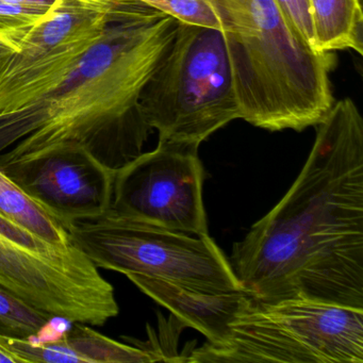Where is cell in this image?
Instances as JSON below:
<instances>
[{"mask_svg": "<svg viewBox=\"0 0 363 363\" xmlns=\"http://www.w3.org/2000/svg\"><path fill=\"white\" fill-rule=\"evenodd\" d=\"M281 201L233 244L244 291L263 303L307 298L363 309V120L350 99L316 125Z\"/></svg>", "mask_w": 363, "mask_h": 363, "instance_id": "obj_1", "label": "cell"}, {"mask_svg": "<svg viewBox=\"0 0 363 363\" xmlns=\"http://www.w3.org/2000/svg\"><path fill=\"white\" fill-rule=\"evenodd\" d=\"M177 28L148 6L112 22L55 88L0 118V167L65 146L116 173L138 158L150 131L140 96Z\"/></svg>", "mask_w": 363, "mask_h": 363, "instance_id": "obj_2", "label": "cell"}, {"mask_svg": "<svg viewBox=\"0 0 363 363\" xmlns=\"http://www.w3.org/2000/svg\"><path fill=\"white\" fill-rule=\"evenodd\" d=\"M220 22L240 118L269 131H303L333 106V52L291 30L274 0H209Z\"/></svg>", "mask_w": 363, "mask_h": 363, "instance_id": "obj_3", "label": "cell"}, {"mask_svg": "<svg viewBox=\"0 0 363 363\" xmlns=\"http://www.w3.org/2000/svg\"><path fill=\"white\" fill-rule=\"evenodd\" d=\"M140 108L159 142L196 147L240 118L220 29L178 22L173 43L142 91Z\"/></svg>", "mask_w": 363, "mask_h": 363, "instance_id": "obj_4", "label": "cell"}, {"mask_svg": "<svg viewBox=\"0 0 363 363\" xmlns=\"http://www.w3.org/2000/svg\"><path fill=\"white\" fill-rule=\"evenodd\" d=\"M188 362L362 363L363 309L307 298L250 297L223 343L193 348Z\"/></svg>", "mask_w": 363, "mask_h": 363, "instance_id": "obj_5", "label": "cell"}, {"mask_svg": "<svg viewBox=\"0 0 363 363\" xmlns=\"http://www.w3.org/2000/svg\"><path fill=\"white\" fill-rule=\"evenodd\" d=\"M72 243L99 269L147 276L205 293L244 291L209 235L176 233L107 211L67 227Z\"/></svg>", "mask_w": 363, "mask_h": 363, "instance_id": "obj_6", "label": "cell"}, {"mask_svg": "<svg viewBox=\"0 0 363 363\" xmlns=\"http://www.w3.org/2000/svg\"><path fill=\"white\" fill-rule=\"evenodd\" d=\"M0 286L72 323L103 326L120 312L113 286L77 246L52 245L4 220Z\"/></svg>", "mask_w": 363, "mask_h": 363, "instance_id": "obj_7", "label": "cell"}, {"mask_svg": "<svg viewBox=\"0 0 363 363\" xmlns=\"http://www.w3.org/2000/svg\"><path fill=\"white\" fill-rule=\"evenodd\" d=\"M144 7L139 0H56L22 48L0 60V118L55 88L112 22Z\"/></svg>", "mask_w": 363, "mask_h": 363, "instance_id": "obj_8", "label": "cell"}, {"mask_svg": "<svg viewBox=\"0 0 363 363\" xmlns=\"http://www.w3.org/2000/svg\"><path fill=\"white\" fill-rule=\"evenodd\" d=\"M203 178L199 147L159 142L116 172L110 211L169 231L209 235Z\"/></svg>", "mask_w": 363, "mask_h": 363, "instance_id": "obj_9", "label": "cell"}, {"mask_svg": "<svg viewBox=\"0 0 363 363\" xmlns=\"http://www.w3.org/2000/svg\"><path fill=\"white\" fill-rule=\"evenodd\" d=\"M65 228L109 211L116 172L79 146H65L0 167Z\"/></svg>", "mask_w": 363, "mask_h": 363, "instance_id": "obj_10", "label": "cell"}, {"mask_svg": "<svg viewBox=\"0 0 363 363\" xmlns=\"http://www.w3.org/2000/svg\"><path fill=\"white\" fill-rule=\"evenodd\" d=\"M127 277L142 292L167 308L184 326L203 333L210 344L223 343L228 337L231 323L252 297L246 291L205 293L138 274Z\"/></svg>", "mask_w": 363, "mask_h": 363, "instance_id": "obj_11", "label": "cell"}, {"mask_svg": "<svg viewBox=\"0 0 363 363\" xmlns=\"http://www.w3.org/2000/svg\"><path fill=\"white\" fill-rule=\"evenodd\" d=\"M0 345L16 354L21 363L163 362L157 352L121 343L82 323H75L71 330L56 341L33 342L0 335Z\"/></svg>", "mask_w": 363, "mask_h": 363, "instance_id": "obj_12", "label": "cell"}, {"mask_svg": "<svg viewBox=\"0 0 363 363\" xmlns=\"http://www.w3.org/2000/svg\"><path fill=\"white\" fill-rule=\"evenodd\" d=\"M309 4L314 50H352L363 54L361 0H309Z\"/></svg>", "mask_w": 363, "mask_h": 363, "instance_id": "obj_13", "label": "cell"}, {"mask_svg": "<svg viewBox=\"0 0 363 363\" xmlns=\"http://www.w3.org/2000/svg\"><path fill=\"white\" fill-rule=\"evenodd\" d=\"M0 216L20 225L52 245L69 246L73 244L67 229L1 169Z\"/></svg>", "mask_w": 363, "mask_h": 363, "instance_id": "obj_14", "label": "cell"}, {"mask_svg": "<svg viewBox=\"0 0 363 363\" xmlns=\"http://www.w3.org/2000/svg\"><path fill=\"white\" fill-rule=\"evenodd\" d=\"M55 3L56 0H0V45L18 52Z\"/></svg>", "mask_w": 363, "mask_h": 363, "instance_id": "obj_15", "label": "cell"}, {"mask_svg": "<svg viewBox=\"0 0 363 363\" xmlns=\"http://www.w3.org/2000/svg\"><path fill=\"white\" fill-rule=\"evenodd\" d=\"M52 318H55L0 286V335L33 339Z\"/></svg>", "mask_w": 363, "mask_h": 363, "instance_id": "obj_16", "label": "cell"}, {"mask_svg": "<svg viewBox=\"0 0 363 363\" xmlns=\"http://www.w3.org/2000/svg\"><path fill=\"white\" fill-rule=\"evenodd\" d=\"M178 22L208 28L220 29L218 16L209 0H139Z\"/></svg>", "mask_w": 363, "mask_h": 363, "instance_id": "obj_17", "label": "cell"}, {"mask_svg": "<svg viewBox=\"0 0 363 363\" xmlns=\"http://www.w3.org/2000/svg\"><path fill=\"white\" fill-rule=\"evenodd\" d=\"M274 3L295 35L313 48L309 0H274Z\"/></svg>", "mask_w": 363, "mask_h": 363, "instance_id": "obj_18", "label": "cell"}, {"mask_svg": "<svg viewBox=\"0 0 363 363\" xmlns=\"http://www.w3.org/2000/svg\"><path fill=\"white\" fill-rule=\"evenodd\" d=\"M21 363L20 359L12 354L9 350H6L4 346L0 345V363Z\"/></svg>", "mask_w": 363, "mask_h": 363, "instance_id": "obj_19", "label": "cell"}, {"mask_svg": "<svg viewBox=\"0 0 363 363\" xmlns=\"http://www.w3.org/2000/svg\"><path fill=\"white\" fill-rule=\"evenodd\" d=\"M10 52H13L12 50H10L9 48H5V46L0 45V60L1 59L5 58L6 56L10 54Z\"/></svg>", "mask_w": 363, "mask_h": 363, "instance_id": "obj_20", "label": "cell"}]
</instances>
